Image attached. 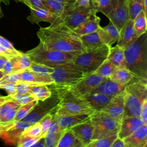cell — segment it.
Wrapping results in <instances>:
<instances>
[{
	"instance_id": "1",
	"label": "cell",
	"mask_w": 147,
	"mask_h": 147,
	"mask_svg": "<svg viewBox=\"0 0 147 147\" xmlns=\"http://www.w3.org/2000/svg\"><path fill=\"white\" fill-rule=\"evenodd\" d=\"M40 44L45 49L63 52H83L84 49L79 38L73 34L59 18L51 25L40 28L37 32Z\"/></svg>"
},
{
	"instance_id": "2",
	"label": "cell",
	"mask_w": 147,
	"mask_h": 147,
	"mask_svg": "<svg viewBox=\"0 0 147 147\" xmlns=\"http://www.w3.org/2000/svg\"><path fill=\"white\" fill-rule=\"evenodd\" d=\"M125 67L134 76L147 82V36L146 32L124 50Z\"/></svg>"
},
{
	"instance_id": "3",
	"label": "cell",
	"mask_w": 147,
	"mask_h": 147,
	"mask_svg": "<svg viewBox=\"0 0 147 147\" xmlns=\"http://www.w3.org/2000/svg\"><path fill=\"white\" fill-rule=\"evenodd\" d=\"M51 67L54 69L53 72L51 74L53 83L48 85L50 88L68 89L90 75L82 70L73 62L56 65Z\"/></svg>"
},
{
	"instance_id": "4",
	"label": "cell",
	"mask_w": 147,
	"mask_h": 147,
	"mask_svg": "<svg viewBox=\"0 0 147 147\" xmlns=\"http://www.w3.org/2000/svg\"><path fill=\"white\" fill-rule=\"evenodd\" d=\"M50 89L55 91L60 98V100L56 107L54 117L71 114H91L94 111L83 98L76 96L66 89Z\"/></svg>"
},
{
	"instance_id": "5",
	"label": "cell",
	"mask_w": 147,
	"mask_h": 147,
	"mask_svg": "<svg viewBox=\"0 0 147 147\" xmlns=\"http://www.w3.org/2000/svg\"><path fill=\"white\" fill-rule=\"evenodd\" d=\"M82 52H68L44 48L40 44L26 53L32 61L48 67L72 62L74 57Z\"/></svg>"
},
{
	"instance_id": "6",
	"label": "cell",
	"mask_w": 147,
	"mask_h": 147,
	"mask_svg": "<svg viewBox=\"0 0 147 147\" xmlns=\"http://www.w3.org/2000/svg\"><path fill=\"white\" fill-rule=\"evenodd\" d=\"M124 115L140 116L141 108L147 99V84L134 82L124 89Z\"/></svg>"
},
{
	"instance_id": "7",
	"label": "cell",
	"mask_w": 147,
	"mask_h": 147,
	"mask_svg": "<svg viewBox=\"0 0 147 147\" xmlns=\"http://www.w3.org/2000/svg\"><path fill=\"white\" fill-rule=\"evenodd\" d=\"M111 46H102L86 49L77 55L72 62L85 72L91 74L107 59Z\"/></svg>"
},
{
	"instance_id": "8",
	"label": "cell",
	"mask_w": 147,
	"mask_h": 147,
	"mask_svg": "<svg viewBox=\"0 0 147 147\" xmlns=\"http://www.w3.org/2000/svg\"><path fill=\"white\" fill-rule=\"evenodd\" d=\"M90 120L93 126L92 140L118 134L121 122L101 110L91 113Z\"/></svg>"
},
{
	"instance_id": "9",
	"label": "cell",
	"mask_w": 147,
	"mask_h": 147,
	"mask_svg": "<svg viewBox=\"0 0 147 147\" xmlns=\"http://www.w3.org/2000/svg\"><path fill=\"white\" fill-rule=\"evenodd\" d=\"M94 12L97 11L91 5L88 7L65 9L63 14L58 17L68 29L72 30Z\"/></svg>"
},
{
	"instance_id": "10",
	"label": "cell",
	"mask_w": 147,
	"mask_h": 147,
	"mask_svg": "<svg viewBox=\"0 0 147 147\" xmlns=\"http://www.w3.org/2000/svg\"><path fill=\"white\" fill-rule=\"evenodd\" d=\"M51 96L44 100L38 101L33 109L22 121L32 125L50 113L57 106L60 100L58 94L54 91L51 90Z\"/></svg>"
},
{
	"instance_id": "11",
	"label": "cell",
	"mask_w": 147,
	"mask_h": 147,
	"mask_svg": "<svg viewBox=\"0 0 147 147\" xmlns=\"http://www.w3.org/2000/svg\"><path fill=\"white\" fill-rule=\"evenodd\" d=\"M105 78L93 73L84 78L77 84L66 89L73 95L79 98L88 95Z\"/></svg>"
},
{
	"instance_id": "12",
	"label": "cell",
	"mask_w": 147,
	"mask_h": 147,
	"mask_svg": "<svg viewBox=\"0 0 147 147\" xmlns=\"http://www.w3.org/2000/svg\"><path fill=\"white\" fill-rule=\"evenodd\" d=\"M111 10L106 16L117 28L120 30L129 19L127 0H111Z\"/></svg>"
},
{
	"instance_id": "13",
	"label": "cell",
	"mask_w": 147,
	"mask_h": 147,
	"mask_svg": "<svg viewBox=\"0 0 147 147\" xmlns=\"http://www.w3.org/2000/svg\"><path fill=\"white\" fill-rule=\"evenodd\" d=\"M30 125L22 120L14 121L1 129L0 138L8 145H17L20 136Z\"/></svg>"
},
{
	"instance_id": "14",
	"label": "cell",
	"mask_w": 147,
	"mask_h": 147,
	"mask_svg": "<svg viewBox=\"0 0 147 147\" xmlns=\"http://www.w3.org/2000/svg\"><path fill=\"white\" fill-rule=\"evenodd\" d=\"M101 111L121 122L124 115V91L112 97Z\"/></svg>"
},
{
	"instance_id": "15",
	"label": "cell",
	"mask_w": 147,
	"mask_h": 147,
	"mask_svg": "<svg viewBox=\"0 0 147 147\" xmlns=\"http://www.w3.org/2000/svg\"><path fill=\"white\" fill-rule=\"evenodd\" d=\"M144 124L140 116H125L121 121L118 137L123 140Z\"/></svg>"
},
{
	"instance_id": "16",
	"label": "cell",
	"mask_w": 147,
	"mask_h": 147,
	"mask_svg": "<svg viewBox=\"0 0 147 147\" xmlns=\"http://www.w3.org/2000/svg\"><path fill=\"white\" fill-rule=\"evenodd\" d=\"M75 137L81 142L83 147L87 145L92 141L93 136V126L89 119L79 123L71 128Z\"/></svg>"
},
{
	"instance_id": "17",
	"label": "cell",
	"mask_w": 147,
	"mask_h": 147,
	"mask_svg": "<svg viewBox=\"0 0 147 147\" xmlns=\"http://www.w3.org/2000/svg\"><path fill=\"white\" fill-rule=\"evenodd\" d=\"M137 37L133 27V20L128 19L119 30V37L117 45L125 50Z\"/></svg>"
},
{
	"instance_id": "18",
	"label": "cell",
	"mask_w": 147,
	"mask_h": 147,
	"mask_svg": "<svg viewBox=\"0 0 147 147\" xmlns=\"http://www.w3.org/2000/svg\"><path fill=\"white\" fill-rule=\"evenodd\" d=\"M125 87L126 86L117 83L109 78H107L100 82L89 94L99 93L113 97L115 95L123 91Z\"/></svg>"
},
{
	"instance_id": "19",
	"label": "cell",
	"mask_w": 147,
	"mask_h": 147,
	"mask_svg": "<svg viewBox=\"0 0 147 147\" xmlns=\"http://www.w3.org/2000/svg\"><path fill=\"white\" fill-rule=\"evenodd\" d=\"M96 13L97 12H94L91 14L85 21L74 29L72 30L73 34L79 37L97 31L100 27V19L96 16Z\"/></svg>"
},
{
	"instance_id": "20",
	"label": "cell",
	"mask_w": 147,
	"mask_h": 147,
	"mask_svg": "<svg viewBox=\"0 0 147 147\" xmlns=\"http://www.w3.org/2000/svg\"><path fill=\"white\" fill-rule=\"evenodd\" d=\"M125 147H146L147 124H144L123 139Z\"/></svg>"
},
{
	"instance_id": "21",
	"label": "cell",
	"mask_w": 147,
	"mask_h": 147,
	"mask_svg": "<svg viewBox=\"0 0 147 147\" xmlns=\"http://www.w3.org/2000/svg\"><path fill=\"white\" fill-rule=\"evenodd\" d=\"M109 78L117 83L125 86L134 82H141L147 84V82L143 81L134 76L126 67H116Z\"/></svg>"
},
{
	"instance_id": "22",
	"label": "cell",
	"mask_w": 147,
	"mask_h": 147,
	"mask_svg": "<svg viewBox=\"0 0 147 147\" xmlns=\"http://www.w3.org/2000/svg\"><path fill=\"white\" fill-rule=\"evenodd\" d=\"M91 114H71L60 116L59 117H54L56 122L61 130H66L71 127L90 119Z\"/></svg>"
},
{
	"instance_id": "23",
	"label": "cell",
	"mask_w": 147,
	"mask_h": 147,
	"mask_svg": "<svg viewBox=\"0 0 147 147\" xmlns=\"http://www.w3.org/2000/svg\"><path fill=\"white\" fill-rule=\"evenodd\" d=\"M97 32L101 41L105 45L111 46L119 39V31L110 21L107 26L103 28L100 26Z\"/></svg>"
},
{
	"instance_id": "24",
	"label": "cell",
	"mask_w": 147,
	"mask_h": 147,
	"mask_svg": "<svg viewBox=\"0 0 147 147\" xmlns=\"http://www.w3.org/2000/svg\"><path fill=\"white\" fill-rule=\"evenodd\" d=\"M30 14L27 17V20L32 24H38L40 22H47L52 24L57 16L41 8H29Z\"/></svg>"
},
{
	"instance_id": "25",
	"label": "cell",
	"mask_w": 147,
	"mask_h": 147,
	"mask_svg": "<svg viewBox=\"0 0 147 147\" xmlns=\"http://www.w3.org/2000/svg\"><path fill=\"white\" fill-rule=\"evenodd\" d=\"M83 98L87 102L90 107L95 111L101 110L109 103L112 96L95 93L89 94Z\"/></svg>"
},
{
	"instance_id": "26",
	"label": "cell",
	"mask_w": 147,
	"mask_h": 147,
	"mask_svg": "<svg viewBox=\"0 0 147 147\" xmlns=\"http://www.w3.org/2000/svg\"><path fill=\"white\" fill-rule=\"evenodd\" d=\"M20 76L22 81L38 84L51 85L53 83V80L51 75H40L28 69L21 72Z\"/></svg>"
},
{
	"instance_id": "27",
	"label": "cell",
	"mask_w": 147,
	"mask_h": 147,
	"mask_svg": "<svg viewBox=\"0 0 147 147\" xmlns=\"http://www.w3.org/2000/svg\"><path fill=\"white\" fill-rule=\"evenodd\" d=\"M84 50L94 49L105 45L101 41L97 31L78 37Z\"/></svg>"
},
{
	"instance_id": "28",
	"label": "cell",
	"mask_w": 147,
	"mask_h": 147,
	"mask_svg": "<svg viewBox=\"0 0 147 147\" xmlns=\"http://www.w3.org/2000/svg\"><path fill=\"white\" fill-rule=\"evenodd\" d=\"M107 59L116 67H125L124 49L117 45L114 47H110Z\"/></svg>"
},
{
	"instance_id": "29",
	"label": "cell",
	"mask_w": 147,
	"mask_h": 147,
	"mask_svg": "<svg viewBox=\"0 0 147 147\" xmlns=\"http://www.w3.org/2000/svg\"><path fill=\"white\" fill-rule=\"evenodd\" d=\"M13 63V72H21L29 68L32 60L26 53L21 52L17 56L10 58Z\"/></svg>"
},
{
	"instance_id": "30",
	"label": "cell",
	"mask_w": 147,
	"mask_h": 147,
	"mask_svg": "<svg viewBox=\"0 0 147 147\" xmlns=\"http://www.w3.org/2000/svg\"><path fill=\"white\" fill-rule=\"evenodd\" d=\"M57 147H83V145L71 130L68 129L65 130L62 134Z\"/></svg>"
},
{
	"instance_id": "31",
	"label": "cell",
	"mask_w": 147,
	"mask_h": 147,
	"mask_svg": "<svg viewBox=\"0 0 147 147\" xmlns=\"http://www.w3.org/2000/svg\"><path fill=\"white\" fill-rule=\"evenodd\" d=\"M41 1L44 9L55 14L57 17H60L63 14L66 7L68 5V3H67L62 2L56 0Z\"/></svg>"
},
{
	"instance_id": "32",
	"label": "cell",
	"mask_w": 147,
	"mask_h": 147,
	"mask_svg": "<svg viewBox=\"0 0 147 147\" xmlns=\"http://www.w3.org/2000/svg\"><path fill=\"white\" fill-rule=\"evenodd\" d=\"M29 92L39 101L44 100L52 95V91L47 84L33 85L30 87Z\"/></svg>"
},
{
	"instance_id": "33",
	"label": "cell",
	"mask_w": 147,
	"mask_h": 147,
	"mask_svg": "<svg viewBox=\"0 0 147 147\" xmlns=\"http://www.w3.org/2000/svg\"><path fill=\"white\" fill-rule=\"evenodd\" d=\"M21 52L16 49L10 41L0 36V55L10 59L18 56Z\"/></svg>"
},
{
	"instance_id": "34",
	"label": "cell",
	"mask_w": 147,
	"mask_h": 147,
	"mask_svg": "<svg viewBox=\"0 0 147 147\" xmlns=\"http://www.w3.org/2000/svg\"><path fill=\"white\" fill-rule=\"evenodd\" d=\"M133 27L137 37L146 32V13L141 10L133 20Z\"/></svg>"
},
{
	"instance_id": "35",
	"label": "cell",
	"mask_w": 147,
	"mask_h": 147,
	"mask_svg": "<svg viewBox=\"0 0 147 147\" xmlns=\"http://www.w3.org/2000/svg\"><path fill=\"white\" fill-rule=\"evenodd\" d=\"M129 19L134 20L137 14L142 10L145 11L144 0H127Z\"/></svg>"
},
{
	"instance_id": "36",
	"label": "cell",
	"mask_w": 147,
	"mask_h": 147,
	"mask_svg": "<svg viewBox=\"0 0 147 147\" xmlns=\"http://www.w3.org/2000/svg\"><path fill=\"white\" fill-rule=\"evenodd\" d=\"M90 4L97 12L107 16L111 10V0H90Z\"/></svg>"
},
{
	"instance_id": "37",
	"label": "cell",
	"mask_w": 147,
	"mask_h": 147,
	"mask_svg": "<svg viewBox=\"0 0 147 147\" xmlns=\"http://www.w3.org/2000/svg\"><path fill=\"white\" fill-rule=\"evenodd\" d=\"M38 101L39 100L36 99L26 104L21 105L16 112L14 121H18L22 120L33 109L35 106L38 103Z\"/></svg>"
},
{
	"instance_id": "38",
	"label": "cell",
	"mask_w": 147,
	"mask_h": 147,
	"mask_svg": "<svg viewBox=\"0 0 147 147\" xmlns=\"http://www.w3.org/2000/svg\"><path fill=\"white\" fill-rule=\"evenodd\" d=\"M116 67L109 60L106 59L95 70L94 74L102 78H109Z\"/></svg>"
},
{
	"instance_id": "39",
	"label": "cell",
	"mask_w": 147,
	"mask_h": 147,
	"mask_svg": "<svg viewBox=\"0 0 147 147\" xmlns=\"http://www.w3.org/2000/svg\"><path fill=\"white\" fill-rule=\"evenodd\" d=\"M65 130L57 132L47 133L44 136L45 147H57L59 140Z\"/></svg>"
},
{
	"instance_id": "40",
	"label": "cell",
	"mask_w": 147,
	"mask_h": 147,
	"mask_svg": "<svg viewBox=\"0 0 147 147\" xmlns=\"http://www.w3.org/2000/svg\"><path fill=\"white\" fill-rule=\"evenodd\" d=\"M117 137V134H114L106 137L92 140L86 147H111L113 142Z\"/></svg>"
},
{
	"instance_id": "41",
	"label": "cell",
	"mask_w": 147,
	"mask_h": 147,
	"mask_svg": "<svg viewBox=\"0 0 147 147\" xmlns=\"http://www.w3.org/2000/svg\"><path fill=\"white\" fill-rule=\"evenodd\" d=\"M27 69L33 72L44 75H51L54 70L52 67L36 63L33 61L32 62L30 67Z\"/></svg>"
},
{
	"instance_id": "42",
	"label": "cell",
	"mask_w": 147,
	"mask_h": 147,
	"mask_svg": "<svg viewBox=\"0 0 147 147\" xmlns=\"http://www.w3.org/2000/svg\"><path fill=\"white\" fill-rule=\"evenodd\" d=\"M42 137H43L42 136L32 137L21 134L18 140L17 146L19 147H32L36 141Z\"/></svg>"
},
{
	"instance_id": "43",
	"label": "cell",
	"mask_w": 147,
	"mask_h": 147,
	"mask_svg": "<svg viewBox=\"0 0 147 147\" xmlns=\"http://www.w3.org/2000/svg\"><path fill=\"white\" fill-rule=\"evenodd\" d=\"M9 95H10L14 100L17 102L21 105L26 104L28 102L37 99L33 95L29 92L25 94H13Z\"/></svg>"
},
{
	"instance_id": "44",
	"label": "cell",
	"mask_w": 147,
	"mask_h": 147,
	"mask_svg": "<svg viewBox=\"0 0 147 147\" xmlns=\"http://www.w3.org/2000/svg\"><path fill=\"white\" fill-rule=\"evenodd\" d=\"M41 131L42 130L41 125L38 122H37L31 125L27 129H26L23 131L22 134L28 136L29 137H35L39 136H42Z\"/></svg>"
},
{
	"instance_id": "45",
	"label": "cell",
	"mask_w": 147,
	"mask_h": 147,
	"mask_svg": "<svg viewBox=\"0 0 147 147\" xmlns=\"http://www.w3.org/2000/svg\"><path fill=\"white\" fill-rule=\"evenodd\" d=\"M53 114L51 112L45 115L42 117L38 122L41 125V135L44 137L45 134H46L48 129L49 127V126L53 119Z\"/></svg>"
},
{
	"instance_id": "46",
	"label": "cell",
	"mask_w": 147,
	"mask_h": 147,
	"mask_svg": "<svg viewBox=\"0 0 147 147\" xmlns=\"http://www.w3.org/2000/svg\"><path fill=\"white\" fill-rule=\"evenodd\" d=\"M21 81L20 72H13L5 75L0 79V85L6 83H17Z\"/></svg>"
},
{
	"instance_id": "47",
	"label": "cell",
	"mask_w": 147,
	"mask_h": 147,
	"mask_svg": "<svg viewBox=\"0 0 147 147\" xmlns=\"http://www.w3.org/2000/svg\"><path fill=\"white\" fill-rule=\"evenodd\" d=\"M90 5V0H75L73 3H68L65 9H69L80 7H88Z\"/></svg>"
},
{
	"instance_id": "48",
	"label": "cell",
	"mask_w": 147,
	"mask_h": 147,
	"mask_svg": "<svg viewBox=\"0 0 147 147\" xmlns=\"http://www.w3.org/2000/svg\"><path fill=\"white\" fill-rule=\"evenodd\" d=\"M140 117L143 122L147 124V99L144 100L142 105Z\"/></svg>"
},
{
	"instance_id": "49",
	"label": "cell",
	"mask_w": 147,
	"mask_h": 147,
	"mask_svg": "<svg viewBox=\"0 0 147 147\" xmlns=\"http://www.w3.org/2000/svg\"><path fill=\"white\" fill-rule=\"evenodd\" d=\"M16 83H6L0 85V88L5 90L8 95H11L16 92Z\"/></svg>"
},
{
	"instance_id": "50",
	"label": "cell",
	"mask_w": 147,
	"mask_h": 147,
	"mask_svg": "<svg viewBox=\"0 0 147 147\" xmlns=\"http://www.w3.org/2000/svg\"><path fill=\"white\" fill-rule=\"evenodd\" d=\"M2 71L5 75L13 73V63L11 59H8L2 69Z\"/></svg>"
},
{
	"instance_id": "51",
	"label": "cell",
	"mask_w": 147,
	"mask_h": 147,
	"mask_svg": "<svg viewBox=\"0 0 147 147\" xmlns=\"http://www.w3.org/2000/svg\"><path fill=\"white\" fill-rule=\"evenodd\" d=\"M60 130H61V129L58 126L55 118H54L53 117V119H52V121H51V123H50V125L49 126V127L48 129V130H47L46 134L55 133V132L59 131Z\"/></svg>"
},
{
	"instance_id": "52",
	"label": "cell",
	"mask_w": 147,
	"mask_h": 147,
	"mask_svg": "<svg viewBox=\"0 0 147 147\" xmlns=\"http://www.w3.org/2000/svg\"><path fill=\"white\" fill-rule=\"evenodd\" d=\"M29 8H41L44 9V6L42 3L41 0H29Z\"/></svg>"
},
{
	"instance_id": "53",
	"label": "cell",
	"mask_w": 147,
	"mask_h": 147,
	"mask_svg": "<svg viewBox=\"0 0 147 147\" xmlns=\"http://www.w3.org/2000/svg\"><path fill=\"white\" fill-rule=\"evenodd\" d=\"M111 147H125L123 140L117 137L113 142Z\"/></svg>"
},
{
	"instance_id": "54",
	"label": "cell",
	"mask_w": 147,
	"mask_h": 147,
	"mask_svg": "<svg viewBox=\"0 0 147 147\" xmlns=\"http://www.w3.org/2000/svg\"><path fill=\"white\" fill-rule=\"evenodd\" d=\"M32 147H45L44 146V137L41 138L36 141Z\"/></svg>"
},
{
	"instance_id": "55",
	"label": "cell",
	"mask_w": 147,
	"mask_h": 147,
	"mask_svg": "<svg viewBox=\"0 0 147 147\" xmlns=\"http://www.w3.org/2000/svg\"><path fill=\"white\" fill-rule=\"evenodd\" d=\"M8 60V58L5 56L0 55V71H2L5 64Z\"/></svg>"
},
{
	"instance_id": "56",
	"label": "cell",
	"mask_w": 147,
	"mask_h": 147,
	"mask_svg": "<svg viewBox=\"0 0 147 147\" xmlns=\"http://www.w3.org/2000/svg\"><path fill=\"white\" fill-rule=\"evenodd\" d=\"M13 100L10 95L7 96H1L0 95V103H5L9 100Z\"/></svg>"
},
{
	"instance_id": "57",
	"label": "cell",
	"mask_w": 147,
	"mask_h": 147,
	"mask_svg": "<svg viewBox=\"0 0 147 147\" xmlns=\"http://www.w3.org/2000/svg\"><path fill=\"white\" fill-rule=\"evenodd\" d=\"M14 1L22 2V3H24L25 5H26L28 7V6H29V0H14Z\"/></svg>"
},
{
	"instance_id": "58",
	"label": "cell",
	"mask_w": 147,
	"mask_h": 147,
	"mask_svg": "<svg viewBox=\"0 0 147 147\" xmlns=\"http://www.w3.org/2000/svg\"><path fill=\"white\" fill-rule=\"evenodd\" d=\"M57 1L62 2H65L67 3H73L75 0H56Z\"/></svg>"
},
{
	"instance_id": "59",
	"label": "cell",
	"mask_w": 147,
	"mask_h": 147,
	"mask_svg": "<svg viewBox=\"0 0 147 147\" xmlns=\"http://www.w3.org/2000/svg\"><path fill=\"white\" fill-rule=\"evenodd\" d=\"M0 1H1V2L3 3L6 5H9L10 0H0Z\"/></svg>"
},
{
	"instance_id": "60",
	"label": "cell",
	"mask_w": 147,
	"mask_h": 147,
	"mask_svg": "<svg viewBox=\"0 0 147 147\" xmlns=\"http://www.w3.org/2000/svg\"><path fill=\"white\" fill-rule=\"evenodd\" d=\"M3 16V14L2 10V9H1V1H0V18H2Z\"/></svg>"
},
{
	"instance_id": "61",
	"label": "cell",
	"mask_w": 147,
	"mask_h": 147,
	"mask_svg": "<svg viewBox=\"0 0 147 147\" xmlns=\"http://www.w3.org/2000/svg\"><path fill=\"white\" fill-rule=\"evenodd\" d=\"M4 75H5V74L2 71H0V79L2 78Z\"/></svg>"
},
{
	"instance_id": "62",
	"label": "cell",
	"mask_w": 147,
	"mask_h": 147,
	"mask_svg": "<svg viewBox=\"0 0 147 147\" xmlns=\"http://www.w3.org/2000/svg\"><path fill=\"white\" fill-rule=\"evenodd\" d=\"M3 103H0V113H1V107H2V106L3 105Z\"/></svg>"
},
{
	"instance_id": "63",
	"label": "cell",
	"mask_w": 147,
	"mask_h": 147,
	"mask_svg": "<svg viewBox=\"0 0 147 147\" xmlns=\"http://www.w3.org/2000/svg\"><path fill=\"white\" fill-rule=\"evenodd\" d=\"M1 129H2V126H1V123H0V131L1 130Z\"/></svg>"
}]
</instances>
